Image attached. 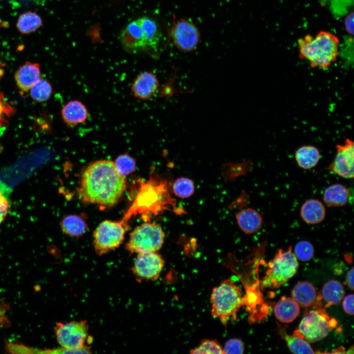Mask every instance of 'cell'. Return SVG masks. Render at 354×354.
Here are the masks:
<instances>
[{
	"mask_svg": "<svg viewBox=\"0 0 354 354\" xmlns=\"http://www.w3.org/2000/svg\"><path fill=\"white\" fill-rule=\"evenodd\" d=\"M126 188L125 177L118 172L114 162L100 160L91 163L83 171L78 193L83 203L108 207L118 203Z\"/></svg>",
	"mask_w": 354,
	"mask_h": 354,
	"instance_id": "cell-1",
	"label": "cell"
},
{
	"mask_svg": "<svg viewBox=\"0 0 354 354\" xmlns=\"http://www.w3.org/2000/svg\"><path fill=\"white\" fill-rule=\"evenodd\" d=\"M133 201L123 219L127 222L132 216L140 215L146 221L165 211L173 210L178 214L182 208L176 206L168 181L155 173H152L147 180L138 181Z\"/></svg>",
	"mask_w": 354,
	"mask_h": 354,
	"instance_id": "cell-2",
	"label": "cell"
},
{
	"mask_svg": "<svg viewBox=\"0 0 354 354\" xmlns=\"http://www.w3.org/2000/svg\"><path fill=\"white\" fill-rule=\"evenodd\" d=\"M299 57L312 68H327L337 59L340 41L330 31L321 30L315 36L307 34L298 39Z\"/></svg>",
	"mask_w": 354,
	"mask_h": 354,
	"instance_id": "cell-3",
	"label": "cell"
},
{
	"mask_svg": "<svg viewBox=\"0 0 354 354\" xmlns=\"http://www.w3.org/2000/svg\"><path fill=\"white\" fill-rule=\"evenodd\" d=\"M210 300L212 315L225 325L236 319L244 302L240 288L229 279L213 289Z\"/></svg>",
	"mask_w": 354,
	"mask_h": 354,
	"instance_id": "cell-4",
	"label": "cell"
},
{
	"mask_svg": "<svg viewBox=\"0 0 354 354\" xmlns=\"http://www.w3.org/2000/svg\"><path fill=\"white\" fill-rule=\"evenodd\" d=\"M311 306V308H306L298 330L308 341L315 342L326 336L337 322L329 316L324 305L318 299Z\"/></svg>",
	"mask_w": 354,
	"mask_h": 354,
	"instance_id": "cell-5",
	"label": "cell"
},
{
	"mask_svg": "<svg viewBox=\"0 0 354 354\" xmlns=\"http://www.w3.org/2000/svg\"><path fill=\"white\" fill-rule=\"evenodd\" d=\"M298 264L292 247L287 250L280 249L268 264L262 281L265 288L277 289L287 283L296 272Z\"/></svg>",
	"mask_w": 354,
	"mask_h": 354,
	"instance_id": "cell-6",
	"label": "cell"
},
{
	"mask_svg": "<svg viewBox=\"0 0 354 354\" xmlns=\"http://www.w3.org/2000/svg\"><path fill=\"white\" fill-rule=\"evenodd\" d=\"M165 236L160 225L146 221L131 233L125 248L131 254L157 252L162 247Z\"/></svg>",
	"mask_w": 354,
	"mask_h": 354,
	"instance_id": "cell-7",
	"label": "cell"
},
{
	"mask_svg": "<svg viewBox=\"0 0 354 354\" xmlns=\"http://www.w3.org/2000/svg\"><path fill=\"white\" fill-rule=\"evenodd\" d=\"M123 219L120 221L105 220L93 233V245L95 252L103 255L119 246L124 240L128 225Z\"/></svg>",
	"mask_w": 354,
	"mask_h": 354,
	"instance_id": "cell-8",
	"label": "cell"
},
{
	"mask_svg": "<svg viewBox=\"0 0 354 354\" xmlns=\"http://www.w3.org/2000/svg\"><path fill=\"white\" fill-rule=\"evenodd\" d=\"M169 37L180 52L190 53L195 50L201 41V34L197 26L186 18L174 20L169 29Z\"/></svg>",
	"mask_w": 354,
	"mask_h": 354,
	"instance_id": "cell-9",
	"label": "cell"
},
{
	"mask_svg": "<svg viewBox=\"0 0 354 354\" xmlns=\"http://www.w3.org/2000/svg\"><path fill=\"white\" fill-rule=\"evenodd\" d=\"M88 325L86 320L59 322L55 328V334L59 345L64 348L81 349L90 342Z\"/></svg>",
	"mask_w": 354,
	"mask_h": 354,
	"instance_id": "cell-10",
	"label": "cell"
},
{
	"mask_svg": "<svg viewBox=\"0 0 354 354\" xmlns=\"http://www.w3.org/2000/svg\"><path fill=\"white\" fill-rule=\"evenodd\" d=\"M164 261L156 252L138 253L131 270L138 281H155L163 268Z\"/></svg>",
	"mask_w": 354,
	"mask_h": 354,
	"instance_id": "cell-11",
	"label": "cell"
},
{
	"mask_svg": "<svg viewBox=\"0 0 354 354\" xmlns=\"http://www.w3.org/2000/svg\"><path fill=\"white\" fill-rule=\"evenodd\" d=\"M336 153L333 161L327 167V170L339 177L351 179L354 176V144L347 138L343 144L336 146Z\"/></svg>",
	"mask_w": 354,
	"mask_h": 354,
	"instance_id": "cell-12",
	"label": "cell"
},
{
	"mask_svg": "<svg viewBox=\"0 0 354 354\" xmlns=\"http://www.w3.org/2000/svg\"><path fill=\"white\" fill-rule=\"evenodd\" d=\"M119 40L126 50L133 53L148 50L145 31L139 19L129 23L119 34Z\"/></svg>",
	"mask_w": 354,
	"mask_h": 354,
	"instance_id": "cell-13",
	"label": "cell"
},
{
	"mask_svg": "<svg viewBox=\"0 0 354 354\" xmlns=\"http://www.w3.org/2000/svg\"><path fill=\"white\" fill-rule=\"evenodd\" d=\"M159 87V82L155 75L151 72L145 71L135 78L131 90L135 98L148 100L155 94Z\"/></svg>",
	"mask_w": 354,
	"mask_h": 354,
	"instance_id": "cell-14",
	"label": "cell"
},
{
	"mask_svg": "<svg viewBox=\"0 0 354 354\" xmlns=\"http://www.w3.org/2000/svg\"><path fill=\"white\" fill-rule=\"evenodd\" d=\"M40 69L38 63L27 62L16 72L15 78L19 88L28 91L40 79Z\"/></svg>",
	"mask_w": 354,
	"mask_h": 354,
	"instance_id": "cell-15",
	"label": "cell"
},
{
	"mask_svg": "<svg viewBox=\"0 0 354 354\" xmlns=\"http://www.w3.org/2000/svg\"><path fill=\"white\" fill-rule=\"evenodd\" d=\"M61 116L68 126H75L85 122L88 116L86 106L80 101L71 100L63 106Z\"/></svg>",
	"mask_w": 354,
	"mask_h": 354,
	"instance_id": "cell-16",
	"label": "cell"
},
{
	"mask_svg": "<svg viewBox=\"0 0 354 354\" xmlns=\"http://www.w3.org/2000/svg\"><path fill=\"white\" fill-rule=\"evenodd\" d=\"M236 220L240 230L246 234L258 232L262 228L263 222L261 214L252 208L241 210L237 214Z\"/></svg>",
	"mask_w": 354,
	"mask_h": 354,
	"instance_id": "cell-17",
	"label": "cell"
},
{
	"mask_svg": "<svg viewBox=\"0 0 354 354\" xmlns=\"http://www.w3.org/2000/svg\"><path fill=\"white\" fill-rule=\"evenodd\" d=\"M325 208L324 204L316 199L306 200L302 205L300 215L307 224L314 225L320 223L325 217Z\"/></svg>",
	"mask_w": 354,
	"mask_h": 354,
	"instance_id": "cell-18",
	"label": "cell"
},
{
	"mask_svg": "<svg viewBox=\"0 0 354 354\" xmlns=\"http://www.w3.org/2000/svg\"><path fill=\"white\" fill-rule=\"evenodd\" d=\"M350 198L349 189L340 183L329 185L324 190L323 199L329 207H340L346 205Z\"/></svg>",
	"mask_w": 354,
	"mask_h": 354,
	"instance_id": "cell-19",
	"label": "cell"
},
{
	"mask_svg": "<svg viewBox=\"0 0 354 354\" xmlns=\"http://www.w3.org/2000/svg\"><path fill=\"white\" fill-rule=\"evenodd\" d=\"M274 314L280 322L285 324L293 322L300 312L299 305L291 297L283 296L274 306Z\"/></svg>",
	"mask_w": 354,
	"mask_h": 354,
	"instance_id": "cell-20",
	"label": "cell"
},
{
	"mask_svg": "<svg viewBox=\"0 0 354 354\" xmlns=\"http://www.w3.org/2000/svg\"><path fill=\"white\" fill-rule=\"evenodd\" d=\"M291 295L299 306L305 308L312 305L318 297L314 286L307 281L298 282L292 289Z\"/></svg>",
	"mask_w": 354,
	"mask_h": 354,
	"instance_id": "cell-21",
	"label": "cell"
},
{
	"mask_svg": "<svg viewBox=\"0 0 354 354\" xmlns=\"http://www.w3.org/2000/svg\"><path fill=\"white\" fill-rule=\"evenodd\" d=\"M345 291L341 284L336 280H330L323 286L321 294L318 295L319 300L323 299L325 303V308L339 304L344 295Z\"/></svg>",
	"mask_w": 354,
	"mask_h": 354,
	"instance_id": "cell-22",
	"label": "cell"
},
{
	"mask_svg": "<svg viewBox=\"0 0 354 354\" xmlns=\"http://www.w3.org/2000/svg\"><path fill=\"white\" fill-rule=\"evenodd\" d=\"M320 157L319 149L311 145L301 146L295 152V159L297 165L305 170L315 167L319 163Z\"/></svg>",
	"mask_w": 354,
	"mask_h": 354,
	"instance_id": "cell-23",
	"label": "cell"
},
{
	"mask_svg": "<svg viewBox=\"0 0 354 354\" xmlns=\"http://www.w3.org/2000/svg\"><path fill=\"white\" fill-rule=\"evenodd\" d=\"M145 32L148 50H156L161 39L162 34L156 21L148 16L138 18Z\"/></svg>",
	"mask_w": 354,
	"mask_h": 354,
	"instance_id": "cell-24",
	"label": "cell"
},
{
	"mask_svg": "<svg viewBox=\"0 0 354 354\" xmlns=\"http://www.w3.org/2000/svg\"><path fill=\"white\" fill-rule=\"evenodd\" d=\"M61 228L66 234L79 237L87 231V224L82 217L77 215H68L64 217L61 223Z\"/></svg>",
	"mask_w": 354,
	"mask_h": 354,
	"instance_id": "cell-25",
	"label": "cell"
},
{
	"mask_svg": "<svg viewBox=\"0 0 354 354\" xmlns=\"http://www.w3.org/2000/svg\"><path fill=\"white\" fill-rule=\"evenodd\" d=\"M42 25V20L38 14L32 11H27L20 15L16 27L20 32L27 34L36 31Z\"/></svg>",
	"mask_w": 354,
	"mask_h": 354,
	"instance_id": "cell-26",
	"label": "cell"
},
{
	"mask_svg": "<svg viewBox=\"0 0 354 354\" xmlns=\"http://www.w3.org/2000/svg\"><path fill=\"white\" fill-rule=\"evenodd\" d=\"M284 339L290 351L294 354H314L310 344L299 330H295L292 335L285 334Z\"/></svg>",
	"mask_w": 354,
	"mask_h": 354,
	"instance_id": "cell-27",
	"label": "cell"
},
{
	"mask_svg": "<svg viewBox=\"0 0 354 354\" xmlns=\"http://www.w3.org/2000/svg\"><path fill=\"white\" fill-rule=\"evenodd\" d=\"M52 88L45 79H39L30 88V93L33 99L38 102L48 100L51 96Z\"/></svg>",
	"mask_w": 354,
	"mask_h": 354,
	"instance_id": "cell-28",
	"label": "cell"
},
{
	"mask_svg": "<svg viewBox=\"0 0 354 354\" xmlns=\"http://www.w3.org/2000/svg\"><path fill=\"white\" fill-rule=\"evenodd\" d=\"M172 189L174 194L176 196L185 199L193 195L195 190V186L191 179L186 177H180L174 181Z\"/></svg>",
	"mask_w": 354,
	"mask_h": 354,
	"instance_id": "cell-29",
	"label": "cell"
},
{
	"mask_svg": "<svg viewBox=\"0 0 354 354\" xmlns=\"http://www.w3.org/2000/svg\"><path fill=\"white\" fill-rule=\"evenodd\" d=\"M114 163L118 172L124 177L134 172L136 167V161L128 154L119 155Z\"/></svg>",
	"mask_w": 354,
	"mask_h": 354,
	"instance_id": "cell-30",
	"label": "cell"
},
{
	"mask_svg": "<svg viewBox=\"0 0 354 354\" xmlns=\"http://www.w3.org/2000/svg\"><path fill=\"white\" fill-rule=\"evenodd\" d=\"M191 354H224V350L221 345L216 341L205 339L201 342L198 347L192 350Z\"/></svg>",
	"mask_w": 354,
	"mask_h": 354,
	"instance_id": "cell-31",
	"label": "cell"
},
{
	"mask_svg": "<svg viewBox=\"0 0 354 354\" xmlns=\"http://www.w3.org/2000/svg\"><path fill=\"white\" fill-rule=\"evenodd\" d=\"M314 253L313 245L307 240L299 241L295 247V255L297 259L301 261L310 260L314 256Z\"/></svg>",
	"mask_w": 354,
	"mask_h": 354,
	"instance_id": "cell-32",
	"label": "cell"
},
{
	"mask_svg": "<svg viewBox=\"0 0 354 354\" xmlns=\"http://www.w3.org/2000/svg\"><path fill=\"white\" fill-rule=\"evenodd\" d=\"M223 350L224 354H243L244 345L238 339H231L226 342Z\"/></svg>",
	"mask_w": 354,
	"mask_h": 354,
	"instance_id": "cell-33",
	"label": "cell"
},
{
	"mask_svg": "<svg viewBox=\"0 0 354 354\" xmlns=\"http://www.w3.org/2000/svg\"><path fill=\"white\" fill-rule=\"evenodd\" d=\"M343 307L344 311L348 314L354 315V295H348L345 297L343 301Z\"/></svg>",
	"mask_w": 354,
	"mask_h": 354,
	"instance_id": "cell-34",
	"label": "cell"
},
{
	"mask_svg": "<svg viewBox=\"0 0 354 354\" xmlns=\"http://www.w3.org/2000/svg\"><path fill=\"white\" fill-rule=\"evenodd\" d=\"M354 12L348 14L344 20V25L346 31L351 34L354 33Z\"/></svg>",
	"mask_w": 354,
	"mask_h": 354,
	"instance_id": "cell-35",
	"label": "cell"
},
{
	"mask_svg": "<svg viewBox=\"0 0 354 354\" xmlns=\"http://www.w3.org/2000/svg\"><path fill=\"white\" fill-rule=\"evenodd\" d=\"M9 208L8 199L0 198V224L6 216Z\"/></svg>",
	"mask_w": 354,
	"mask_h": 354,
	"instance_id": "cell-36",
	"label": "cell"
},
{
	"mask_svg": "<svg viewBox=\"0 0 354 354\" xmlns=\"http://www.w3.org/2000/svg\"><path fill=\"white\" fill-rule=\"evenodd\" d=\"M11 110V108L6 104L5 102L2 100L1 95H0V120L3 118L5 114H10Z\"/></svg>",
	"mask_w": 354,
	"mask_h": 354,
	"instance_id": "cell-37",
	"label": "cell"
},
{
	"mask_svg": "<svg viewBox=\"0 0 354 354\" xmlns=\"http://www.w3.org/2000/svg\"><path fill=\"white\" fill-rule=\"evenodd\" d=\"M354 267H352L347 273L346 284L352 290H354Z\"/></svg>",
	"mask_w": 354,
	"mask_h": 354,
	"instance_id": "cell-38",
	"label": "cell"
},
{
	"mask_svg": "<svg viewBox=\"0 0 354 354\" xmlns=\"http://www.w3.org/2000/svg\"><path fill=\"white\" fill-rule=\"evenodd\" d=\"M9 192V188L0 181V198H4L8 199V195Z\"/></svg>",
	"mask_w": 354,
	"mask_h": 354,
	"instance_id": "cell-39",
	"label": "cell"
}]
</instances>
